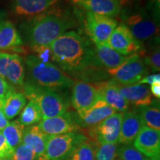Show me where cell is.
Returning a JSON list of instances; mask_svg holds the SVG:
<instances>
[{"label": "cell", "mask_w": 160, "mask_h": 160, "mask_svg": "<svg viewBox=\"0 0 160 160\" xmlns=\"http://www.w3.org/2000/svg\"><path fill=\"white\" fill-rule=\"evenodd\" d=\"M52 60L64 72L83 77L99 65L95 52L86 40L73 31L65 32L49 45Z\"/></svg>", "instance_id": "cell-1"}, {"label": "cell", "mask_w": 160, "mask_h": 160, "mask_svg": "<svg viewBox=\"0 0 160 160\" xmlns=\"http://www.w3.org/2000/svg\"><path fill=\"white\" fill-rule=\"evenodd\" d=\"M71 26V20L66 16L45 12L23 22L20 30L26 42L33 49L49 46Z\"/></svg>", "instance_id": "cell-2"}, {"label": "cell", "mask_w": 160, "mask_h": 160, "mask_svg": "<svg viewBox=\"0 0 160 160\" xmlns=\"http://www.w3.org/2000/svg\"><path fill=\"white\" fill-rule=\"evenodd\" d=\"M31 82L51 89L65 88L73 85V79L58 66L44 62L37 55L27 56L25 60Z\"/></svg>", "instance_id": "cell-3"}, {"label": "cell", "mask_w": 160, "mask_h": 160, "mask_svg": "<svg viewBox=\"0 0 160 160\" xmlns=\"http://www.w3.org/2000/svg\"><path fill=\"white\" fill-rule=\"evenodd\" d=\"M22 87L26 99L35 102L39 105L42 119L58 117L67 112V103L54 90L42 87L30 81L24 83Z\"/></svg>", "instance_id": "cell-4"}, {"label": "cell", "mask_w": 160, "mask_h": 160, "mask_svg": "<svg viewBox=\"0 0 160 160\" xmlns=\"http://www.w3.org/2000/svg\"><path fill=\"white\" fill-rule=\"evenodd\" d=\"M87 139L88 138L86 136L78 132L49 136L46 145V160H66L78 145Z\"/></svg>", "instance_id": "cell-5"}, {"label": "cell", "mask_w": 160, "mask_h": 160, "mask_svg": "<svg viewBox=\"0 0 160 160\" xmlns=\"http://www.w3.org/2000/svg\"><path fill=\"white\" fill-rule=\"evenodd\" d=\"M108 71L117 83L121 85H131L139 83L148 73V69L139 55L133 54L128 57L122 65Z\"/></svg>", "instance_id": "cell-6"}, {"label": "cell", "mask_w": 160, "mask_h": 160, "mask_svg": "<svg viewBox=\"0 0 160 160\" xmlns=\"http://www.w3.org/2000/svg\"><path fill=\"white\" fill-rule=\"evenodd\" d=\"M117 26V20L113 18L86 11V31L95 45L108 43Z\"/></svg>", "instance_id": "cell-7"}, {"label": "cell", "mask_w": 160, "mask_h": 160, "mask_svg": "<svg viewBox=\"0 0 160 160\" xmlns=\"http://www.w3.org/2000/svg\"><path fill=\"white\" fill-rule=\"evenodd\" d=\"M0 77L11 85L23 86L25 77L24 59L16 53L0 52Z\"/></svg>", "instance_id": "cell-8"}, {"label": "cell", "mask_w": 160, "mask_h": 160, "mask_svg": "<svg viewBox=\"0 0 160 160\" xmlns=\"http://www.w3.org/2000/svg\"><path fill=\"white\" fill-rule=\"evenodd\" d=\"M122 117L123 113L116 112L95 126L92 137L99 145L118 143Z\"/></svg>", "instance_id": "cell-9"}, {"label": "cell", "mask_w": 160, "mask_h": 160, "mask_svg": "<svg viewBox=\"0 0 160 160\" xmlns=\"http://www.w3.org/2000/svg\"><path fill=\"white\" fill-rule=\"evenodd\" d=\"M116 112L102 99L99 98L90 107L77 111V117L74 119L79 126L95 127Z\"/></svg>", "instance_id": "cell-10"}, {"label": "cell", "mask_w": 160, "mask_h": 160, "mask_svg": "<svg viewBox=\"0 0 160 160\" xmlns=\"http://www.w3.org/2000/svg\"><path fill=\"white\" fill-rule=\"evenodd\" d=\"M108 43L113 50L125 57L133 55L141 48L139 42L133 37L128 28L124 24L117 26Z\"/></svg>", "instance_id": "cell-11"}, {"label": "cell", "mask_w": 160, "mask_h": 160, "mask_svg": "<svg viewBox=\"0 0 160 160\" xmlns=\"http://www.w3.org/2000/svg\"><path fill=\"white\" fill-rule=\"evenodd\" d=\"M38 126L42 131L48 136L74 133L80 128L74 117L67 112L58 117L42 119Z\"/></svg>", "instance_id": "cell-12"}, {"label": "cell", "mask_w": 160, "mask_h": 160, "mask_svg": "<svg viewBox=\"0 0 160 160\" xmlns=\"http://www.w3.org/2000/svg\"><path fill=\"white\" fill-rule=\"evenodd\" d=\"M72 86L71 103L77 111L90 107L100 98L96 84L79 80L74 82Z\"/></svg>", "instance_id": "cell-13"}, {"label": "cell", "mask_w": 160, "mask_h": 160, "mask_svg": "<svg viewBox=\"0 0 160 160\" xmlns=\"http://www.w3.org/2000/svg\"><path fill=\"white\" fill-rule=\"evenodd\" d=\"M133 145L135 148L148 158L160 155V131L144 125Z\"/></svg>", "instance_id": "cell-14"}, {"label": "cell", "mask_w": 160, "mask_h": 160, "mask_svg": "<svg viewBox=\"0 0 160 160\" xmlns=\"http://www.w3.org/2000/svg\"><path fill=\"white\" fill-rule=\"evenodd\" d=\"M58 0H12V10L18 17L28 19L48 11Z\"/></svg>", "instance_id": "cell-15"}, {"label": "cell", "mask_w": 160, "mask_h": 160, "mask_svg": "<svg viewBox=\"0 0 160 160\" xmlns=\"http://www.w3.org/2000/svg\"><path fill=\"white\" fill-rule=\"evenodd\" d=\"M99 94L106 103L117 112L125 113L129 108V103L126 101L118 88L117 83L114 81L96 84Z\"/></svg>", "instance_id": "cell-16"}, {"label": "cell", "mask_w": 160, "mask_h": 160, "mask_svg": "<svg viewBox=\"0 0 160 160\" xmlns=\"http://www.w3.org/2000/svg\"><path fill=\"white\" fill-rule=\"evenodd\" d=\"M72 2L86 11L96 14L114 17L122 9L119 0H71Z\"/></svg>", "instance_id": "cell-17"}, {"label": "cell", "mask_w": 160, "mask_h": 160, "mask_svg": "<svg viewBox=\"0 0 160 160\" xmlns=\"http://www.w3.org/2000/svg\"><path fill=\"white\" fill-rule=\"evenodd\" d=\"M118 88L126 101L136 107H148L153 103V97L147 85L135 84L131 85H121L117 83Z\"/></svg>", "instance_id": "cell-18"}, {"label": "cell", "mask_w": 160, "mask_h": 160, "mask_svg": "<svg viewBox=\"0 0 160 160\" xmlns=\"http://www.w3.org/2000/svg\"><path fill=\"white\" fill-rule=\"evenodd\" d=\"M143 126L139 113L133 111L123 113L118 143L124 145H132Z\"/></svg>", "instance_id": "cell-19"}, {"label": "cell", "mask_w": 160, "mask_h": 160, "mask_svg": "<svg viewBox=\"0 0 160 160\" xmlns=\"http://www.w3.org/2000/svg\"><path fill=\"white\" fill-rule=\"evenodd\" d=\"M128 29L138 42L151 39L157 33V25L153 20L139 14L133 15L127 20Z\"/></svg>", "instance_id": "cell-20"}, {"label": "cell", "mask_w": 160, "mask_h": 160, "mask_svg": "<svg viewBox=\"0 0 160 160\" xmlns=\"http://www.w3.org/2000/svg\"><path fill=\"white\" fill-rule=\"evenodd\" d=\"M48 137L41 131L38 125H31L25 128L22 143L35 152L37 160H46L45 151Z\"/></svg>", "instance_id": "cell-21"}, {"label": "cell", "mask_w": 160, "mask_h": 160, "mask_svg": "<svg viewBox=\"0 0 160 160\" xmlns=\"http://www.w3.org/2000/svg\"><path fill=\"white\" fill-rule=\"evenodd\" d=\"M23 45L22 38L10 21L0 22V50H13Z\"/></svg>", "instance_id": "cell-22"}, {"label": "cell", "mask_w": 160, "mask_h": 160, "mask_svg": "<svg viewBox=\"0 0 160 160\" xmlns=\"http://www.w3.org/2000/svg\"><path fill=\"white\" fill-rule=\"evenodd\" d=\"M94 52L99 63L102 64L108 70L122 65L128 58L113 50L108 43L95 45Z\"/></svg>", "instance_id": "cell-23"}, {"label": "cell", "mask_w": 160, "mask_h": 160, "mask_svg": "<svg viewBox=\"0 0 160 160\" xmlns=\"http://www.w3.org/2000/svg\"><path fill=\"white\" fill-rule=\"evenodd\" d=\"M27 102V99L22 93L13 91L5 98L2 103V110L8 119H12L19 115Z\"/></svg>", "instance_id": "cell-24"}, {"label": "cell", "mask_w": 160, "mask_h": 160, "mask_svg": "<svg viewBox=\"0 0 160 160\" xmlns=\"http://www.w3.org/2000/svg\"><path fill=\"white\" fill-rule=\"evenodd\" d=\"M25 126L18 121V119L12 121L2 131L5 139L12 149L14 150L18 145L22 142V137Z\"/></svg>", "instance_id": "cell-25"}, {"label": "cell", "mask_w": 160, "mask_h": 160, "mask_svg": "<svg viewBox=\"0 0 160 160\" xmlns=\"http://www.w3.org/2000/svg\"><path fill=\"white\" fill-rule=\"evenodd\" d=\"M42 120V114L39 105L35 102L29 100L20 113L18 121L23 126H31L39 123Z\"/></svg>", "instance_id": "cell-26"}, {"label": "cell", "mask_w": 160, "mask_h": 160, "mask_svg": "<svg viewBox=\"0 0 160 160\" xmlns=\"http://www.w3.org/2000/svg\"><path fill=\"white\" fill-rule=\"evenodd\" d=\"M139 116L144 125L160 131V110L159 106L150 105L140 108Z\"/></svg>", "instance_id": "cell-27"}, {"label": "cell", "mask_w": 160, "mask_h": 160, "mask_svg": "<svg viewBox=\"0 0 160 160\" xmlns=\"http://www.w3.org/2000/svg\"><path fill=\"white\" fill-rule=\"evenodd\" d=\"M96 151L93 143L87 139L78 145L66 160H95Z\"/></svg>", "instance_id": "cell-28"}, {"label": "cell", "mask_w": 160, "mask_h": 160, "mask_svg": "<svg viewBox=\"0 0 160 160\" xmlns=\"http://www.w3.org/2000/svg\"><path fill=\"white\" fill-rule=\"evenodd\" d=\"M116 160H149V158L135 148L133 146L122 145L117 149Z\"/></svg>", "instance_id": "cell-29"}, {"label": "cell", "mask_w": 160, "mask_h": 160, "mask_svg": "<svg viewBox=\"0 0 160 160\" xmlns=\"http://www.w3.org/2000/svg\"><path fill=\"white\" fill-rule=\"evenodd\" d=\"M117 144L109 143L100 145L96 151L95 160H116Z\"/></svg>", "instance_id": "cell-30"}, {"label": "cell", "mask_w": 160, "mask_h": 160, "mask_svg": "<svg viewBox=\"0 0 160 160\" xmlns=\"http://www.w3.org/2000/svg\"><path fill=\"white\" fill-rule=\"evenodd\" d=\"M10 160H37V157L31 148L21 143L13 150Z\"/></svg>", "instance_id": "cell-31"}, {"label": "cell", "mask_w": 160, "mask_h": 160, "mask_svg": "<svg viewBox=\"0 0 160 160\" xmlns=\"http://www.w3.org/2000/svg\"><path fill=\"white\" fill-rule=\"evenodd\" d=\"M143 59L144 62L147 66H149L154 72L159 71L160 70V51L158 45L151 50L150 53Z\"/></svg>", "instance_id": "cell-32"}, {"label": "cell", "mask_w": 160, "mask_h": 160, "mask_svg": "<svg viewBox=\"0 0 160 160\" xmlns=\"http://www.w3.org/2000/svg\"><path fill=\"white\" fill-rule=\"evenodd\" d=\"M13 153V150L7 143L4 136L0 131V158L2 160H10Z\"/></svg>", "instance_id": "cell-33"}, {"label": "cell", "mask_w": 160, "mask_h": 160, "mask_svg": "<svg viewBox=\"0 0 160 160\" xmlns=\"http://www.w3.org/2000/svg\"><path fill=\"white\" fill-rule=\"evenodd\" d=\"M13 91H14L13 86L0 77V101L3 102L5 98Z\"/></svg>", "instance_id": "cell-34"}, {"label": "cell", "mask_w": 160, "mask_h": 160, "mask_svg": "<svg viewBox=\"0 0 160 160\" xmlns=\"http://www.w3.org/2000/svg\"><path fill=\"white\" fill-rule=\"evenodd\" d=\"M139 84H148V85H153V84H160V75L159 73L152 75H147L144 77L139 81Z\"/></svg>", "instance_id": "cell-35"}, {"label": "cell", "mask_w": 160, "mask_h": 160, "mask_svg": "<svg viewBox=\"0 0 160 160\" xmlns=\"http://www.w3.org/2000/svg\"><path fill=\"white\" fill-rule=\"evenodd\" d=\"M2 102L0 101V131H2L9 123V120L6 118L2 110Z\"/></svg>", "instance_id": "cell-36"}, {"label": "cell", "mask_w": 160, "mask_h": 160, "mask_svg": "<svg viewBox=\"0 0 160 160\" xmlns=\"http://www.w3.org/2000/svg\"><path fill=\"white\" fill-rule=\"evenodd\" d=\"M150 91L152 96H154L156 98H160V84H153L151 85Z\"/></svg>", "instance_id": "cell-37"}, {"label": "cell", "mask_w": 160, "mask_h": 160, "mask_svg": "<svg viewBox=\"0 0 160 160\" xmlns=\"http://www.w3.org/2000/svg\"><path fill=\"white\" fill-rule=\"evenodd\" d=\"M149 160H160L159 155H157V156H154V157L149 158Z\"/></svg>", "instance_id": "cell-38"}, {"label": "cell", "mask_w": 160, "mask_h": 160, "mask_svg": "<svg viewBox=\"0 0 160 160\" xmlns=\"http://www.w3.org/2000/svg\"><path fill=\"white\" fill-rule=\"evenodd\" d=\"M119 1H120V2H121V1H122V0H119Z\"/></svg>", "instance_id": "cell-39"}, {"label": "cell", "mask_w": 160, "mask_h": 160, "mask_svg": "<svg viewBox=\"0 0 160 160\" xmlns=\"http://www.w3.org/2000/svg\"><path fill=\"white\" fill-rule=\"evenodd\" d=\"M0 160H2V159H1V158H0Z\"/></svg>", "instance_id": "cell-40"}]
</instances>
